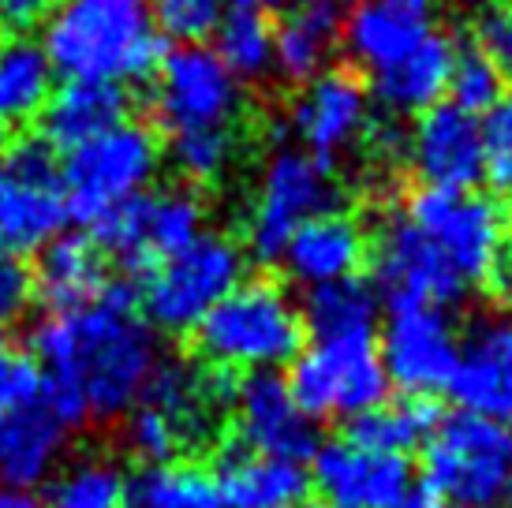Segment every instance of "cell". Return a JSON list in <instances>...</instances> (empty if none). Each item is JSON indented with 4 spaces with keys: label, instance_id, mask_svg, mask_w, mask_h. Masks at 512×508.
<instances>
[{
    "label": "cell",
    "instance_id": "obj_1",
    "mask_svg": "<svg viewBox=\"0 0 512 508\" xmlns=\"http://www.w3.org/2000/svg\"><path fill=\"white\" fill-rule=\"evenodd\" d=\"M27 355L42 378L79 389L94 419H116L139 404L157 367V337L139 318V288L109 277L90 307L49 314L30 333Z\"/></svg>",
    "mask_w": 512,
    "mask_h": 508
},
{
    "label": "cell",
    "instance_id": "obj_2",
    "mask_svg": "<svg viewBox=\"0 0 512 508\" xmlns=\"http://www.w3.org/2000/svg\"><path fill=\"white\" fill-rule=\"evenodd\" d=\"M42 49L53 71L83 83H143L165 57L150 0H60Z\"/></svg>",
    "mask_w": 512,
    "mask_h": 508
},
{
    "label": "cell",
    "instance_id": "obj_3",
    "mask_svg": "<svg viewBox=\"0 0 512 508\" xmlns=\"http://www.w3.org/2000/svg\"><path fill=\"white\" fill-rule=\"evenodd\" d=\"M195 355L210 370L258 374L277 370L303 348V318L281 284L240 281L195 325Z\"/></svg>",
    "mask_w": 512,
    "mask_h": 508
},
{
    "label": "cell",
    "instance_id": "obj_4",
    "mask_svg": "<svg viewBox=\"0 0 512 508\" xmlns=\"http://www.w3.org/2000/svg\"><path fill=\"white\" fill-rule=\"evenodd\" d=\"M423 490L453 508H498L512 486V426L483 415H449L423 452Z\"/></svg>",
    "mask_w": 512,
    "mask_h": 508
},
{
    "label": "cell",
    "instance_id": "obj_5",
    "mask_svg": "<svg viewBox=\"0 0 512 508\" xmlns=\"http://www.w3.org/2000/svg\"><path fill=\"white\" fill-rule=\"evenodd\" d=\"M243 247L228 236L202 232L184 251L146 269L139 303L165 333H195V325L243 281Z\"/></svg>",
    "mask_w": 512,
    "mask_h": 508
},
{
    "label": "cell",
    "instance_id": "obj_6",
    "mask_svg": "<svg viewBox=\"0 0 512 508\" xmlns=\"http://www.w3.org/2000/svg\"><path fill=\"white\" fill-rule=\"evenodd\" d=\"M161 165L157 135L146 124L124 120L98 139L68 150L60 161V195L68 217L94 225L101 213L143 195Z\"/></svg>",
    "mask_w": 512,
    "mask_h": 508
},
{
    "label": "cell",
    "instance_id": "obj_7",
    "mask_svg": "<svg viewBox=\"0 0 512 508\" xmlns=\"http://www.w3.org/2000/svg\"><path fill=\"white\" fill-rule=\"evenodd\" d=\"M404 217L434 243V251L445 258L456 281L464 284V292L494 281L501 254L509 247V217L494 198L445 191V187H419L408 198Z\"/></svg>",
    "mask_w": 512,
    "mask_h": 508
},
{
    "label": "cell",
    "instance_id": "obj_8",
    "mask_svg": "<svg viewBox=\"0 0 512 508\" xmlns=\"http://www.w3.org/2000/svg\"><path fill=\"white\" fill-rule=\"evenodd\" d=\"M285 385L299 415L311 423L356 419L389 400V378L374 337L314 340L307 352L292 359Z\"/></svg>",
    "mask_w": 512,
    "mask_h": 508
},
{
    "label": "cell",
    "instance_id": "obj_9",
    "mask_svg": "<svg viewBox=\"0 0 512 508\" xmlns=\"http://www.w3.org/2000/svg\"><path fill=\"white\" fill-rule=\"evenodd\" d=\"M337 202L341 187L329 161H318L307 150H277L258 184L255 210L247 221V247L262 262H277L292 232L318 213H333Z\"/></svg>",
    "mask_w": 512,
    "mask_h": 508
},
{
    "label": "cell",
    "instance_id": "obj_10",
    "mask_svg": "<svg viewBox=\"0 0 512 508\" xmlns=\"http://www.w3.org/2000/svg\"><path fill=\"white\" fill-rule=\"evenodd\" d=\"M240 113V83L206 45H180L154 71V116L169 135L232 131Z\"/></svg>",
    "mask_w": 512,
    "mask_h": 508
},
{
    "label": "cell",
    "instance_id": "obj_11",
    "mask_svg": "<svg viewBox=\"0 0 512 508\" xmlns=\"http://www.w3.org/2000/svg\"><path fill=\"white\" fill-rule=\"evenodd\" d=\"M378 355H382L389 389L397 385L404 396L430 400L434 393L449 389L456 355H460V337L441 307L389 311Z\"/></svg>",
    "mask_w": 512,
    "mask_h": 508
},
{
    "label": "cell",
    "instance_id": "obj_12",
    "mask_svg": "<svg viewBox=\"0 0 512 508\" xmlns=\"http://www.w3.org/2000/svg\"><path fill=\"white\" fill-rule=\"evenodd\" d=\"M374 296L389 311L408 307H445L464 296V284L434 251V243L400 213L378 236L374 247Z\"/></svg>",
    "mask_w": 512,
    "mask_h": 508
},
{
    "label": "cell",
    "instance_id": "obj_13",
    "mask_svg": "<svg viewBox=\"0 0 512 508\" xmlns=\"http://www.w3.org/2000/svg\"><path fill=\"white\" fill-rule=\"evenodd\" d=\"M311 460V475L329 508H412L419 494L412 464L404 456L356 449L341 438L318 445Z\"/></svg>",
    "mask_w": 512,
    "mask_h": 508
},
{
    "label": "cell",
    "instance_id": "obj_14",
    "mask_svg": "<svg viewBox=\"0 0 512 508\" xmlns=\"http://www.w3.org/2000/svg\"><path fill=\"white\" fill-rule=\"evenodd\" d=\"M232 411H236V445L258 456L303 464L322 445L314 434V423L307 415H299V408L292 404L285 378H277L273 370L240 374Z\"/></svg>",
    "mask_w": 512,
    "mask_h": 508
},
{
    "label": "cell",
    "instance_id": "obj_15",
    "mask_svg": "<svg viewBox=\"0 0 512 508\" xmlns=\"http://www.w3.org/2000/svg\"><path fill=\"white\" fill-rule=\"evenodd\" d=\"M370 127V94L367 83L352 68H329L314 75L307 90L292 105V131L299 135L303 150L318 161L344 154L359 142Z\"/></svg>",
    "mask_w": 512,
    "mask_h": 508
},
{
    "label": "cell",
    "instance_id": "obj_16",
    "mask_svg": "<svg viewBox=\"0 0 512 508\" xmlns=\"http://www.w3.org/2000/svg\"><path fill=\"white\" fill-rule=\"evenodd\" d=\"M408 157L423 187L471 191L483 180V131L479 120L460 113L449 101L419 113L408 131Z\"/></svg>",
    "mask_w": 512,
    "mask_h": 508
},
{
    "label": "cell",
    "instance_id": "obj_17",
    "mask_svg": "<svg viewBox=\"0 0 512 508\" xmlns=\"http://www.w3.org/2000/svg\"><path fill=\"white\" fill-rule=\"evenodd\" d=\"M434 34V0H352L344 12L341 42L356 68L397 64Z\"/></svg>",
    "mask_w": 512,
    "mask_h": 508
},
{
    "label": "cell",
    "instance_id": "obj_18",
    "mask_svg": "<svg viewBox=\"0 0 512 508\" xmlns=\"http://www.w3.org/2000/svg\"><path fill=\"white\" fill-rule=\"evenodd\" d=\"M449 393L468 415L512 419V322L479 325L456 355Z\"/></svg>",
    "mask_w": 512,
    "mask_h": 508
},
{
    "label": "cell",
    "instance_id": "obj_19",
    "mask_svg": "<svg viewBox=\"0 0 512 508\" xmlns=\"http://www.w3.org/2000/svg\"><path fill=\"white\" fill-rule=\"evenodd\" d=\"M367 232L352 213L333 210L318 213L307 225H299L292 232V240L281 251V262L288 266V273L307 288L333 281H348L356 277L363 262H367Z\"/></svg>",
    "mask_w": 512,
    "mask_h": 508
},
{
    "label": "cell",
    "instance_id": "obj_20",
    "mask_svg": "<svg viewBox=\"0 0 512 508\" xmlns=\"http://www.w3.org/2000/svg\"><path fill=\"white\" fill-rule=\"evenodd\" d=\"M64 441H68V430L42 400L4 411L0 415V482H4V490L30 494L38 482L49 479L64 452Z\"/></svg>",
    "mask_w": 512,
    "mask_h": 508
},
{
    "label": "cell",
    "instance_id": "obj_21",
    "mask_svg": "<svg viewBox=\"0 0 512 508\" xmlns=\"http://www.w3.org/2000/svg\"><path fill=\"white\" fill-rule=\"evenodd\" d=\"M131 101L124 86L116 83H83L68 79L64 86H53V94L42 109V139L53 150H75L83 142L98 139L128 120Z\"/></svg>",
    "mask_w": 512,
    "mask_h": 508
},
{
    "label": "cell",
    "instance_id": "obj_22",
    "mask_svg": "<svg viewBox=\"0 0 512 508\" xmlns=\"http://www.w3.org/2000/svg\"><path fill=\"white\" fill-rule=\"evenodd\" d=\"M214 479L225 508H296L311 490V475L303 464L258 456L236 441L225 449Z\"/></svg>",
    "mask_w": 512,
    "mask_h": 508
},
{
    "label": "cell",
    "instance_id": "obj_23",
    "mask_svg": "<svg viewBox=\"0 0 512 508\" xmlns=\"http://www.w3.org/2000/svg\"><path fill=\"white\" fill-rule=\"evenodd\" d=\"M348 0H303L273 27V71L307 86L326 71L329 49L341 42Z\"/></svg>",
    "mask_w": 512,
    "mask_h": 508
},
{
    "label": "cell",
    "instance_id": "obj_24",
    "mask_svg": "<svg viewBox=\"0 0 512 508\" xmlns=\"http://www.w3.org/2000/svg\"><path fill=\"white\" fill-rule=\"evenodd\" d=\"M30 284L53 314L83 311L109 284L105 254L90 243V236H57L42 247L38 266L30 269Z\"/></svg>",
    "mask_w": 512,
    "mask_h": 508
},
{
    "label": "cell",
    "instance_id": "obj_25",
    "mask_svg": "<svg viewBox=\"0 0 512 508\" xmlns=\"http://www.w3.org/2000/svg\"><path fill=\"white\" fill-rule=\"evenodd\" d=\"M453 60H456L453 38L434 30L430 38H423V42L415 45L408 57H400L397 64H389V68L370 75L374 98L397 116L427 113V109H434L445 98Z\"/></svg>",
    "mask_w": 512,
    "mask_h": 508
},
{
    "label": "cell",
    "instance_id": "obj_26",
    "mask_svg": "<svg viewBox=\"0 0 512 508\" xmlns=\"http://www.w3.org/2000/svg\"><path fill=\"white\" fill-rule=\"evenodd\" d=\"M68 206L60 187L30 184L0 169V251L27 254L42 251L60 236Z\"/></svg>",
    "mask_w": 512,
    "mask_h": 508
},
{
    "label": "cell",
    "instance_id": "obj_27",
    "mask_svg": "<svg viewBox=\"0 0 512 508\" xmlns=\"http://www.w3.org/2000/svg\"><path fill=\"white\" fill-rule=\"evenodd\" d=\"M445 419L434 400L423 396H404V400H385L378 408L363 411L356 419H348V434L344 441L367 452H382V456H404L415 445H427L430 434L438 430Z\"/></svg>",
    "mask_w": 512,
    "mask_h": 508
},
{
    "label": "cell",
    "instance_id": "obj_28",
    "mask_svg": "<svg viewBox=\"0 0 512 508\" xmlns=\"http://www.w3.org/2000/svg\"><path fill=\"white\" fill-rule=\"evenodd\" d=\"M53 75L57 71L45 57L42 42L23 34L0 38V131L42 116L53 94Z\"/></svg>",
    "mask_w": 512,
    "mask_h": 508
},
{
    "label": "cell",
    "instance_id": "obj_29",
    "mask_svg": "<svg viewBox=\"0 0 512 508\" xmlns=\"http://www.w3.org/2000/svg\"><path fill=\"white\" fill-rule=\"evenodd\" d=\"M303 333L314 340H348V337H374V322H378V296L374 288L363 284L359 277L333 284H318L307 292L303 307Z\"/></svg>",
    "mask_w": 512,
    "mask_h": 508
},
{
    "label": "cell",
    "instance_id": "obj_30",
    "mask_svg": "<svg viewBox=\"0 0 512 508\" xmlns=\"http://www.w3.org/2000/svg\"><path fill=\"white\" fill-rule=\"evenodd\" d=\"M139 210H143V243L150 266L191 247L206 232V206L191 187H165V191L143 195Z\"/></svg>",
    "mask_w": 512,
    "mask_h": 508
},
{
    "label": "cell",
    "instance_id": "obj_31",
    "mask_svg": "<svg viewBox=\"0 0 512 508\" xmlns=\"http://www.w3.org/2000/svg\"><path fill=\"white\" fill-rule=\"evenodd\" d=\"M124 508H225L217 479L199 464H146L128 479Z\"/></svg>",
    "mask_w": 512,
    "mask_h": 508
},
{
    "label": "cell",
    "instance_id": "obj_32",
    "mask_svg": "<svg viewBox=\"0 0 512 508\" xmlns=\"http://www.w3.org/2000/svg\"><path fill=\"white\" fill-rule=\"evenodd\" d=\"M217 60L236 83H262L273 71V23L255 8L232 4L217 27Z\"/></svg>",
    "mask_w": 512,
    "mask_h": 508
},
{
    "label": "cell",
    "instance_id": "obj_33",
    "mask_svg": "<svg viewBox=\"0 0 512 508\" xmlns=\"http://www.w3.org/2000/svg\"><path fill=\"white\" fill-rule=\"evenodd\" d=\"M128 479L109 460H79L49 486L45 508H124Z\"/></svg>",
    "mask_w": 512,
    "mask_h": 508
},
{
    "label": "cell",
    "instance_id": "obj_34",
    "mask_svg": "<svg viewBox=\"0 0 512 508\" xmlns=\"http://www.w3.org/2000/svg\"><path fill=\"white\" fill-rule=\"evenodd\" d=\"M449 105H456L468 116H486L501 98H505V75H501L490 60L471 45V49H456L453 71H449Z\"/></svg>",
    "mask_w": 512,
    "mask_h": 508
},
{
    "label": "cell",
    "instance_id": "obj_35",
    "mask_svg": "<svg viewBox=\"0 0 512 508\" xmlns=\"http://www.w3.org/2000/svg\"><path fill=\"white\" fill-rule=\"evenodd\" d=\"M232 0H150L157 34L180 45H202L214 38Z\"/></svg>",
    "mask_w": 512,
    "mask_h": 508
},
{
    "label": "cell",
    "instance_id": "obj_36",
    "mask_svg": "<svg viewBox=\"0 0 512 508\" xmlns=\"http://www.w3.org/2000/svg\"><path fill=\"white\" fill-rule=\"evenodd\" d=\"M232 150H236L232 131H184V135H172L169 142L176 172L195 180V184L221 176L228 169V161H232Z\"/></svg>",
    "mask_w": 512,
    "mask_h": 508
},
{
    "label": "cell",
    "instance_id": "obj_37",
    "mask_svg": "<svg viewBox=\"0 0 512 508\" xmlns=\"http://www.w3.org/2000/svg\"><path fill=\"white\" fill-rule=\"evenodd\" d=\"M184 430L165 411L150 404H135L128 419V449L146 464H172V456L184 445Z\"/></svg>",
    "mask_w": 512,
    "mask_h": 508
},
{
    "label": "cell",
    "instance_id": "obj_38",
    "mask_svg": "<svg viewBox=\"0 0 512 508\" xmlns=\"http://www.w3.org/2000/svg\"><path fill=\"white\" fill-rule=\"evenodd\" d=\"M483 131V176L498 191H512V94L479 120Z\"/></svg>",
    "mask_w": 512,
    "mask_h": 508
},
{
    "label": "cell",
    "instance_id": "obj_39",
    "mask_svg": "<svg viewBox=\"0 0 512 508\" xmlns=\"http://www.w3.org/2000/svg\"><path fill=\"white\" fill-rule=\"evenodd\" d=\"M42 393V370L27 352L0 348V415L12 408H23Z\"/></svg>",
    "mask_w": 512,
    "mask_h": 508
},
{
    "label": "cell",
    "instance_id": "obj_40",
    "mask_svg": "<svg viewBox=\"0 0 512 508\" xmlns=\"http://www.w3.org/2000/svg\"><path fill=\"white\" fill-rule=\"evenodd\" d=\"M475 49L501 75H512V0L486 4L479 12V19H475Z\"/></svg>",
    "mask_w": 512,
    "mask_h": 508
},
{
    "label": "cell",
    "instance_id": "obj_41",
    "mask_svg": "<svg viewBox=\"0 0 512 508\" xmlns=\"http://www.w3.org/2000/svg\"><path fill=\"white\" fill-rule=\"evenodd\" d=\"M0 169L19 176V180H30V184L60 187V154L42 135L15 142L12 150L4 154V161H0Z\"/></svg>",
    "mask_w": 512,
    "mask_h": 508
},
{
    "label": "cell",
    "instance_id": "obj_42",
    "mask_svg": "<svg viewBox=\"0 0 512 508\" xmlns=\"http://www.w3.org/2000/svg\"><path fill=\"white\" fill-rule=\"evenodd\" d=\"M34 299V284H30V269L23 258L0 251V325L19 318Z\"/></svg>",
    "mask_w": 512,
    "mask_h": 508
},
{
    "label": "cell",
    "instance_id": "obj_43",
    "mask_svg": "<svg viewBox=\"0 0 512 508\" xmlns=\"http://www.w3.org/2000/svg\"><path fill=\"white\" fill-rule=\"evenodd\" d=\"M60 8V0H0V30L23 34V30L45 23Z\"/></svg>",
    "mask_w": 512,
    "mask_h": 508
},
{
    "label": "cell",
    "instance_id": "obj_44",
    "mask_svg": "<svg viewBox=\"0 0 512 508\" xmlns=\"http://www.w3.org/2000/svg\"><path fill=\"white\" fill-rule=\"evenodd\" d=\"M240 8H255V12L262 15H277V12H292V8H299L303 0H236Z\"/></svg>",
    "mask_w": 512,
    "mask_h": 508
},
{
    "label": "cell",
    "instance_id": "obj_45",
    "mask_svg": "<svg viewBox=\"0 0 512 508\" xmlns=\"http://www.w3.org/2000/svg\"><path fill=\"white\" fill-rule=\"evenodd\" d=\"M0 508H45L34 494H23V490H0Z\"/></svg>",
    "mask_w": 512,
    "mask_h": 508
},
{
    "label": "cell",
    "instance_id": "obj_46",
    "mask_svg": "<svg viewBox=\"0 0 512 508\" xmlns=\"http://www.w3.org/2000/svg\"><path fill=\"white\" fill-rule=\"evenodd\" d=\"M494 284H498L501 292L512 299V247H505V254H501L498 273H494Z\"/></svg>",
    "mask_w": 512,
    "mask_h": 508
},
{
    "label": "cell",
    "instance_id": "obj_47",
    "mask_svg": "<svg viewBox=\"0 0 512 508\" xmlns=\"http://www.w3.org/2000/svg\"><path fill=\"white\" fill-rule=\"evenodd\" d=\"M296 508H329V505H326V501H299Z\"/></svg>",
    "mask_w": 512,
    "mask_h": 508
},
{
    "label": "cell",
    "instance_id": "obj_48",
    "mask_svg": "<svg viewBox=\"0 0 512 508\" xmlns=\"http://www.w3.org/2000/svg\"><path fill=\"white\" fill-rule=\"evenodd\" d=\"M498 508H512V486H509V494L501 497V505H498Z\"/></svg>",
    "mask_w": 512,
    "mask_h": 508
},
{
    "label": "cell",
    "instance_id": "obj_49",
    "mask_svg": "<svg viewBox=\"0 0 512 508\" xmlns=\"http://www.w3.org/2000/svg\"><path fill=\"white\" fill-rule=\"evenodd\" d=\"M4 154H8V142H4V131H0V161H4Z\"/></svg>",
    "mask_w": 512,
    "mask_h": 508
},
{
    "label": "cell",
    "instance_id": "obj_50",
    "mask_svg": "<svg viewBox=\"0 0 512 508\" xmlns=\"http://www.w3.org/2000/svg\"><path fill=\"white\" fill-rule=\"evenodd\" d=\"M460 4H486V0H460Z\"/></svg>",
    "mask_w": 512,
    "mask_h": 508
},
{
    "label": "cell",
    "instance_id": "obj_51",
    "mask_svg": "<svg viewBox=\"0 0 512 508\" xmlns=\"http://www.w3.org/2000/svg\"><path fill=\"white\" fill-rule=\"evenodd\" d=\"M4 344H8V340H4V329H0V348H4Z\"/></svg>",
    "mask_w": 512,
    "mask_h": 508
},
{
    "label": "cell",
    "instance_id": "obj_52",
    "mask_svg": "<svg viewBox=\"0 0 512 508\" xmlns=\"http://www.w3.org/2000/svg\"><path fill=\"white\" fill-rule=\"evenodd\" d=\"M430 508H453V505H438V501H434V505H430Z\"/></svg>",
    "mask_w": 512,
    "mask_h": 508
}]
</instances>
